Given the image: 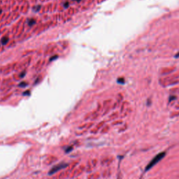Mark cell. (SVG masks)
<instances>
[{"instance_id": "7a4b0ae2", "label": "cell", "mask_w": 179, "mask_h": 179, "mask_svg": "<svg viewBox=\"0 0 179 179\" xmlns=\"http://www.w3.org/2000/svg\"><path fill=\"white\" fill-rule=\"evenodd\" d=\"M68 166V164H66L64 163V162H62V163H60L58 164H56L54 167H52V169L49 171V175H53V174H55L56 172H58V171L61 170V169L66 168Z\"/></svg>"}, {"instance_id": "277c9868", "label": "cell", "mask_w": 179, "mask_h": 179, "mask_svg": "<svg viewBox=\"0 0 179 179\" xmlns=\"http://www.w3.org/2000/svg\"><path fill=\"white\" fill-rule=\"evenodd\" d=\"M35 23H36V21H35L34 20H30L29 21H28V24H29L30 26H32L34 24H35Z\"/></svg>"}, {"instance_id": "5b68a950", "label": "cell", "mask_w": 179, "mask_h": 179, "mask_svg": "<svg viewBox=\"0 0 179 179\" xmlns=\"http://www.w3.org/2000/svg\"><path fill=\"white\" fill-rule=\"evenodd\" d=\"M27 86V83H25V82H23V83H20V85H19V86H20V87H21V88H24V87Z\"/></svg>"}, {"instance_id": "52a82bcc", "label": "cell", "mask_w": 179, "mask_h": 179, "mask_svg": "<svg viewBox=\"0 0 179 179\" xmlns=\"http://www.w3.org/2000/svg\"><path fill=\"white\" fill-rule=\"evenodd\" d=\"M175 58H179V52H178V53L177 54H176V55H175Z\"/></svg>"}, {"instance_id": "ba28073f", "label": "cell", "mask_w": 179, "mask_h": 179, "mask_svg": "<svg viewBox=\"0 0 179 179\" xmlns=\"http://www.w3.org/2000/svg\"><path fill=\"white\" fill-rule=\"evenodd\" d=\"M74 1H77V2H79L80 0H74Z\"/></svg>"}, {"instance_id": "6da1fadb", "label": "cell", "mask_w": 179, "mask_h": 179, "mask_svg": "<svg viewBox=\"0 0 179 179\" xmlns=\"http://www.w3.org/2000/svg\"><path fill=\"white\" fill-rule=\"evenodd\" d=\"M166 155V153L165 152H162V153H160L157 155H155V156L151 160H150L149 163L147 164V166L145 168V171H148L151 169L155 165H156V164L160 162L161 160L164 158V157H165Z\"/></svg>"}, {"instance_id": "3957f363", "label": "cell", "mask_w": 179, "mask_h": 179, "mask_svg": "<svg viewBox=\"0 0 179 179\" xmlns=\"http://www.w3.org/2000/svg\"><path fill=\"white\" fill-rule=\"evenodd\" d=\"M8 41H9L8 37H4V38L2 39V44H4V45H6Z\"/></svg>"}, {"instance_id": "8992f818", "label": "cell", "mask_w": 179, "mask_h": 179, "mask_svg": "<svg viewBox=\"0 0 179 179\" xmlns=\"http://www.w3.org/2000/svg\"><path fill=\"white\" fill-rule=\"evenodd\" d=\"M118 83H125V80L123 79H118L117 80Z\"/></svg>"}]
</instances>
